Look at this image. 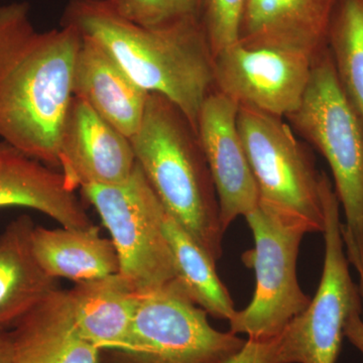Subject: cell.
<instances>
[{"mask_svg": "<svg viewBox=\"0 0 363 363\" xmlns=\"http://www.w3.org/2000/svg\"><path fill=\"white\" fill-rule=\"evenodd\" d=\"M28 2L0 6V138L59 169V140L73 98L83 37L73 26L40 32Z\"/></svg>", "mask_w": 363, "mask_h": 363, "instance_id": "1", "label": "cell"}, {"mask_svg": "<svg viewBox=\"0 0 363 363\" xmlns=\"http://www.w3.org/2000/svg\"><path fill=\"white\" fill-rule=\"evenodd\" d=\"M61 25L96 40L136 84L171 100L197 130L203 104L214 90L204 21L152 28L126 20L107 0H69Z\"/></svg>", "mask_w": 363, "mask_h": 363, "instance_id": "2", "label": "cell"}, {"mask_svg": "<svg viewBox=\"0 0 363 363\" xmlns=\"http://www.w3.org/2000/svg\"><path fill=\"white\" fill-rule=\"evenodd\" d=\"M130 140L136 162L167 213L218 262L225 233L211 173L193 124L168 98L150 93L140 130Z\"/></svg>", "mask_w": 363, "mask_h": 363, "instance_id": "3", "label": "cell"}, {"mask_svg": "<svg viewBox=\"0 0 363 363\" xmlns=\"http://www.w3.org/2000/svg\"><path fill=\"white\" fill-rule=\"evenodd\" d=\"M288 119L330 167L345 218L346 255L363 296V123L339 82L328 47L313 60L304 97Z\"/></svg>", "mask_w": 363, "mask_h": 363, "instance_id": "4", "label": "cell"}, {"mask_svg": "<svg viewBox=\"0 0 363 363\" xmlns=\"http://www.w3.org/2000/svg\"><path fill=\"white\" fill-rule=\"evenodd\" d=\"M245 218L255 247L241 259L255 271V289L250 304L229 320V331L255 340H271L311 302L297 276L300 245L307 231L262 204Z\"/></svg>", "mask_w": 363, "mask_h": 363, "instance_id": "5", "label": "cell"}, {"mask_svg": "<svg viewBox=\"0 0 363 363\" xmlns=\"http://www.w3.org/2000/svg\"><path fill=\"white\" fill-rule=\"evenodd\" d=\"M111 236L119 272L138 293L175 283L173 253L166 233L167 211L136 162L126 180L81 189Z\"/></svg>", "mask_w": 363, "mask_h": 363, "instance_id": "6", "label": "cell"}, {"mask_svg": "<svg viewBox=\"0 0 363 363\" xmlns=\"http://www.w3.org/2000/svg\"><path fill=\"white\" fill-rule=\"evenodd\" d=\"M238 125L257 190L259 204L303 227L322 233L321 174L292 128L281 117L240 107Z\"/></svg>", "mask_w": 363, "mask_h": 363, "instance_id": "7", "label": "cell"}, {"mask_svg": "<svg viewBox=\"0 0 363 363\" xmlns=\"http://www.w3.org/2000/svg\"><path fill=\"white\" fill-rule=\"evenodd\" d=\"M324 209L323 271L315 297L279 336L278 363H336L351 313L362 307L350 276L344 245L340 204L331 180L321 174Z\"/></svg>", "mask_w": 363, "mask_h": 363, "instance_id": "8", "label": "cell"}, {"mask_svg": "<svg viewBox=\"0 0 363 363\" xmlns=\"http://www.w3.org/2000/svg\"><path fill=\"white\" fill-rule=\"evenodd\" d=\"M245 341L215 329L175 281L140 293L128 350L107 363H225Z\"/></svg>", "mask_w": 363, "mask_h": 363, "instance_id": "9", "label": "cell"}, {"mask_svg": "<svg viewBox=\"0 0 363 363\" xmlns=\"http://www.w3.org/2000/svg\"><path fill=\"white\" fill-rule=\"evenodd\" d=\"M313 60L298 52L238 44L213 57L214 90L269 116L288 118L302 102Z\"/></svg>", "mask_w": 363, "mask_h": 363, "instance_id": "10", "label": "cell"}, {"mask_svg": "<svg viewBox=\"0 0 363 363\" xmlns=\"http://www.w3.org/2000/svg\"><path fill=\"white\" fill-rule=\"evenodd\" d=\"M135 166L130 138L73 96L59 140V171L69 189L121 183Z\"/></svg>", "mask_w": 363, "mask_h": 363, "instance_id": "11", "label": "cell"}, {"mask_svg": "<svg viewBox=\"0 0 363 363\" xmlns=\"http://www.w3.org/2000/svg\"><path fill=\"white\" fill-rule=\"evenodd\" d=\"M238 105L212 91L200 111L198 135L213 180L224 233L238 217L259 204L253 177L238 125Z\"/></svg>", "mask_w": 363, "mask_h": 363, "instance_id": "12", "label": "cell"}, {"mask_svg": "<svg viewBox=\"0 0 363 363\" xmlns=\"http://www.w3.org/2000/svg\"><path fill=\"white\" fill-rule=\"evenodd\" d=\"M338 0H248L240 44L298 52L314 59L327 48Z\"/></svg>", "mask_w": 363, "mask_h": 363, "instance_id": "13", "label": "cell"}, {"mask_svg": "<svg viewBox=\"0 0 363 363\" xmlns=\"http://www.w3.org/2000/svg\"><path fill=\"white\" fill-rule=\"evenodd\" d=\"M23 207L47 215L60 226H94L59 169L0 142V209Z\"/></svg>", "mask_w": 363, "mask_h": 363, "instance_id": "14", "label": "cell"}, {"mask_svg": "<svg viewBox=\"0 0 363 363\" xmlns=\"http://www.w3.org/2000/svg\"><path fill=\"white\" fill-rule=\"evenodd\" d=\"M72 91L128 138L140 130L150 93L136 84L96 40L82 35Z\"/></svg>", "mask_w": 363, "mask_h": 363, "instance_id": "15", "label": "cell"}, {"mask_svg": "<svg viewBox=\"0 0 363 363\" xmlns=\"http://www.w3.org/2000/svg\"><path fill=\"white\" fill-rule=\"evenodd\" d=\"M13 363H102L101 350L83 337L67 291L57 289L9 332Z\"/></svg>", "mask_w": 363, "mask_h": 363, "instance_id": "16", "label": "cell"}, {"mask_svg": "<svg viewBox=\"0 0 363 363\" xmlns=\"http://www.w3.org/2000/svg\"><path fill=\"white\" fill-rule=\"evenodd\" d=\"M67 294L72 317L83 337L101 351L128 350L140 293L123 276L75 284Z\"/></svg>", "mask_w": 363, "mask_h": 363, "instance_id": "17", "label": "cell"}, {"mask_svg": "<svg viewBox=\"0 0 363 363\" xmlns=\"http://www.w3.org/2000/svg\"><path fill=\"white\" fill-rule=\"evenodd\" d=\"M33 227L32 218L21 215L0 234V330L13 327L59 289V279L49 276L33 255Z\"/></svg>", "mask_w": 363, "mask_h": 363, "instance_id": "18", "label": "cell"}, {"mask_svg": "<svg viewBox=\"0 0 363 363\" xmlns=\"http://www.w3.org/2000/svg\"><path fill=\"white\" fill-rule=\"evenodd\" d=\"M30 245L40 267L54 279L78 284L119 272L113 242L102 238L95 225L86 229L35 225Z\"/></svg>", "mask_w": 363, "mask_h": 363, "instance_id": "19", "label": "cell"}, {"mask_svg": "<svg viewBox=\"0 0 363 363\" xmlns=\"http://www.w3.org/2000/svg\"><path fill=\"white\" fill-rule=\"evenodd\" d=\"M164 227L173 253L179 285L208 315L229 321L238 310L217 274L216 262L168 213Z\"/></svg>", "mask_w": 363, "mask_h": 363, "instance_id": "20", "label": "cell"}, {"mask_svg": "<svg viewBox=\"0 0 363 363\" xmlns=\"http://www.w3.org/2000/svg\"><path fill=\"white\" fill-rule=\"evenodd\" d=\"M327 47L339 82L363 123V0H338Z\"/></svg>", "mask_w": 363, "mask_h": 363, "instance_id": "21", "label": "cell"}, {"mask_svg": "<svg viewBox=\"0 0 363 363\" xmlns=\"http://www.w3.org/2000/svg\"><path fill=\"white\" fill-rule=\"evenodd\" d=\"M125 18L145 26H162L185 21H203L208 0H107Z\"/></svg>", "mask_w": 363, "mask_h": 363, "instance_id": "22", "label": "cell"}, {"mask_svg": "<svg viewBox=\"0 0 363 363\" xmlns=\"http://www.w3.org/2000/svg\"><path fill=\"white\" fill-rule=\"evenodd\" d=\"M248 0H208L204 26L213 57L240 42L241 21Z\"/></svg>", "mask_w": 363, "mask_h": 363, "instance_id": "23", "label": "cell"}, {"mask_svg": "<svg viewBox=\"0 0 363 363\" xmlns=\"http://www.w3.org/2000/svg\"><path fill=\"white\" fill-rule=\"evenodd\" d=\"M279 336L271 340L247 339L245 346L225 363H278Z\"/></svg>", "mask_w": 363, "mask_h": 363, "instance_id": "24", "label": "cell"}, {"mask_svg": "<svg viewBox=\"0 0 363 363\" xmlns=\"http://www.w3.org/2000/svg\"><path fill=\"white\" fill-rule=\"evenodd\" d=\"M344 336L363 354V301L362 307L351 313L344 327Z\"/></svg>", "mask_w": 363, "mask_h": 363, "instance_id": "25", "label": "cell"}, {"mask_svg": "<svg viewBox=\"0 0 363 363\" xmlns=\"http://www.w3.org/2000/svg\"><path fill=\"white\" fill-rule=\"evenodd\" d=\"M0 363H13L11 337L4 330H0Z\"/></svg>", "mask_w": 363, "mask_h": 363, "instance_id": "26", "label": "cell"}]
</instances>
